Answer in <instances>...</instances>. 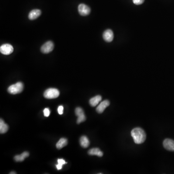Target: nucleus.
Listing matches in <instances>:
<instances>
[{"mask_svg":"<svg viewBox=\"0 0 174 174\" xmlns=\"http://www.w3.org/2000/svg\"><path fill=\"white\" fill-rule=\"evenodd\" d=\"M41 15V11L38 9L32 10L29 14L28 18L31 20H33L37 19V18Z\"/></svg>","mask_w":174,"mask_h":174,"instance_id":"9b49d317","label":"nucleus"},{"mask_svg":"<svg viewBox=\"0 0 174 174\" xmlns=\"http://www.w3.org/2000/svg\"><path fill=\"white\" fill-rule=\"evenodd\" d=\"M10 174H16V173H15V172H10Z\"/></svg>","mask_w":174,"mask_h":174,"instance_id":"4be33fe9","label":"nucleus"},{"mask_svg":"<svg viewBox=\"0 0 174 174\" xmlns=\"http://www.w3.org/2000/svg\"><path fill=\"white\" fill-rule=\"evenodd\" d=\"M103 37L105 41L111 42L114 39V33L113 31L110 29H107L104 32Z\"/></svg>","mask_w":174,"mask_h":174,"instance_id":"1a4fd4ad","label":"nucleus"},{"mask_svg":"<svg viewBox=\"0 0 174 174\" xmlns=\"http://www.w3.org/2000/svg\"><path fill=\"white\" fill-rule=\"evenodd\" d=\"M101 100V96L98 95V96H94V97L90 99L89 101V104L92 107H95L98 104H99V103Z\"/></svg>","mask_w":174,"mask_h":174,"instance_id":"4468645a","label":"nucleus"},{"mask_svg":"<svg viewBox=\"0 0 174 174\" xmlns=\"http://www.w3.org/2000/svg\"><path fill=\"white\" fill-rule=\"evenodd\" d=\"M88 154L90 155H96L101 157L103 156V152L98 148H93L89 149Z\"/></svg>","mask_w":174,"mask_h":174,"instance_id":"ddd939ff","label":"nucleus"},{"mask_svg":"<svg viewBox=\"0 0 174 174\" xmlns=\"http://www.w3.org/2000/svg\"><path fill=\"white\" fill-rule=\"evenodd\" d=\"M110 102L108 100H104V101L101 103L99 104V106H98L96 108V111L99 114H101L103 112H104L105 109H106L107 106H110Z\"/></svg>","mask_w":174,"mask_h":174,"instance_id":"9d476101","label":"nucleus"},{"mask_svg":"<svg viewBox=\"0 0 174 174\" xmlns=\"http://www.w3.org/2000/svg\"><path fill=\"white\" fill-rule=\"evenodd\" d=\"M75 114L78 117L77 120V124H80L81 122H84L86 120V116H85L82 108L80 107H77L75 110Z\"/></svg>","mask_w":174,"mask_h":174,"instance_id":"39448f33","label":"nucleus"},{"mask_svg":"<svg viewBox=\"0 0 174 174\" xmlns=\"http://www.w3.org/2000/svg\"><path fill=\"white\" fill-rule=\"evenodd\" d=\"M67 143H68V141L66 138H61L56 144V146L58 149H61L62 148L65 147L67 145Z\"/></svg>","mask_w":174,"mask_h":174,"instance_id":"dca6fc26","label":"nucleus"},{"mask_svg":"<svg viewBox=\"0 0 174 174\" xmlns=\"http://www.w3.org/2000/svg\"><path fill=\"white\" fill-rule=\"evenodd\" d=\"M131 135L134 143L137 144H141L146 140V133L143 129L139 127L133 129L131 131Z\"/></svg>","mask_w":174,"mask_h":174,"instance_id":"f257e3e1","label":"nucleus"},{"mask_svg":"<svg viewBox=\"0 0 174 174\" xmlns=\"http://www.w3.org/2000/svg\"><path fill=\"white\" fill-rule=\"evenodd\" d=\"M58 111L60 115H62L64 112V107L62 106H59L58 108Z\"/></svg>","mask_w":174,"mask_h":174,"instance_id":"412c9836","label":"nucleus"},{"mask_svg":"<svg viewBox=\"0 0 174 174\" xmlns=\"http://www.w3.org/2000/svg\"><path fill=\"white\" fill-rule=\"evenodd\" d=\"M134 4L136 5H140L142 4L145 0H133Z\"/></svg>","mask_w":174,"mask_h":174,"instance_id":"aec40b11","label":"nucleus"},{"mask_svg":"<svg viewBox=\"0 0 174 174\" xmlns=\"http://www.w3.org/2000/svg\"><path fill=\"white\" fill-rule=\"evenodd\" d=\"M80 144L82 147L83 148H87L89 146V141L88 138L86 136H82L80 138Z\"/></svg>","mask_w":174,"mask_h":174,"instance_id":"2eb2a0df","label":"nucleus"},{"mask_svg":"<svg viewBox=\"0 0 174 174\" xmlns=\"http://www.w3.org/2000/svg\"><path fill=\"white\" fill-rule=\"evenodd\" d=\"M14 51V47L9 44H5L0 47V52L5 55H9Z\"/></svg>","mask_w":174,"mask_h":174,"instance_id":"20e7f679","label":"nucleus"},{"mask_svg":"<svg viewBox=\"0 0 174 174\" xmlns=\"http://www.w3.org/2000/svg\"><path fill=\"white\" fill-rule=\"evenodd\" d=\"M78 11L79 14L82 16H86L91 13V9L89 6L85 4H81L78 6Z\"/></svg>","mask_w":174,"mask_h":174,"instance_id":"423d86ee","label":"nucleus"},{"mask_svg":"<svg viewBox=\"0 0 174 174\" xmlns=\"http://www.w3.org/2000/svg\"><path fill=\"white\" fill-rule=\"evenodd\" d=\"M29 153L28 152L25 151L23 152L22 154L20 155H16L14 157V160L16 162H21L23 161L24 160L26 159V158L29 156Z\"/></svg>","mask_w":174,"mask_h":174,"instance_id":"f8f14e48","label":"nucleus"},{"mask_svg":"<svg viewBox=\"0 0 174 174\" xmlns=\"http://www.w3.org/2000/svg\"><path fill=\"white\" fill-rule=\"evenodd\" d=\"M24 86L23 83L19 82L17 83L11 85L9 87L7 91L11 94H17L23 92Z\"/></svg>","mask_w":174,"mask_h":174,"instance_id":"f03ea898","label":"nucleus"},{"mask_svg":"<svg viewBox=\"0 0 174 174\" xmlns=\"http://www.w3.org/2000/svg\"><path fill=\"white\" fill-rule=\"evenodd\" d=\"M163 146L167 151H174V140L169 138L165 139L163 142Z\"/></svg>","mask_w":174,"mask_h":174,"instance_id":"6e6552de","label":"nucleus"},{"mask_svg":"<svg viewBox=\"0 0 174 174\" xmlns=\"http://www.w3.org/2000/svg\"><path fill=\"white\" fill-rule=\"evenodd\" d=\"M44 114L46 117H48L50 115V110L49 108H46L44 110Z\"/></svg>","mask_w":174,"mask_h":174,"instance_id":"6ab92c4d","label":"nucleus"},{"mask_svg":"<svg viewBox=\"0 0 174 174\" xmlns=\"http://www.w3.org/2000/svg\"><path fill=\"white\" fill-rule=\"evenodd\" d=\"M54 45L53 43L51 41L47 42L41 47V51L42 53L45 54L51 52L54 49Z\"/></svg>","mask_w":174,"mask_h":174,"instance_id":"0eeeda50","label":"nucleus"},{"mask_svg":"<svg viewBox=\"0 0 174 174\" xmlns=\"http://www.w3.org/2000/svg\"><path fill=\"white\" fill-rule=\"evenodd\" d=\"M65 164H66V162H65V160L64 159H58V165H56L57 169L58 170L61 169L62 165Z\"/></svg>","mask_w":174,"mask_h":174,"instance_id":"a211bd4d","label":"nucleus"},{"mask_svg":"<svg viewBox=\"0 0 174 174\" xmlns=\"http://www.w3.org/2000/svg\"><path fill=\"white\" fill-rule=\"evenodd\" d=\"M60 96V92L55 88H50L47 89L44 93V96L47 99H54Z\"/></svg>","mask_w":174,"mask_h":174,"instance_id":"7ed1b4c3","label":"nucleus"},{"mask_svg":"<svg viewBox=\"0 0 174 174\" xmlns=\"http://www.w3.org/2000/svg\"><path fill=\"white\" fill-rule=\"evenodd\" d=\"M9 128L8 125L5 124L2 119H1L0 120V133L2 134L6 133L7 130H9Z\"/></svg>","mask_w":174,"mask_h":174,"instance_id":"f3484780","label":"nucleus"}]
</instances>
